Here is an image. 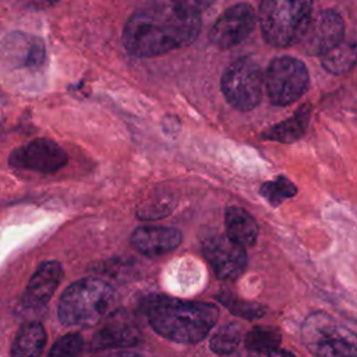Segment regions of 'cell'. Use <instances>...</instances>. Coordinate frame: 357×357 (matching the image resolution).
I'll return each mask as SVG.
<instances>
[{"label":"cell","instance_id":"21","mask_svg":"<svg viewBox=\"0 0 357 357\" xmlns=\"http://www.w3.org/2000/svg\"><path fill=\"white\" fill-rule=\"evenodd\" d=\"M174 202L172 195L169 194H159V195H151L146 201H142L141 205L138 206V212L137 216L145 220L149 219H159L166 216L167 213H170V211L173 209Z\"/></svg>","mask_w":357,"mask_h":357},{"label":"cell","instance_id":"4","mask_svg":"<svg viewBox=\"0 0 357 357\" xmlns=\"http://www.w3.org/2000/svg\"><path fill=\"white\" fill-rule=\"evenodd\" d=\"M264 39L276 47H286L303 38L311 18V1L265 0L258 11Z\"/></svg>","mask_w":357,"mask_h":357},{"label":"cell","instance_id":"19","mask_svg":"<svg viewBox=\"0 0 357 357\" xmlns=\"http://www.w3.org/2000/svg\"><path fill=\"white\" fill-rule=\"evenodd\" d=\"M282 335L279 329L272 326H255L245 335V347L257 353H268L278 350Z\"/></svg>","mask_w":357,"mask_h":357},{"label":"cell","instance_id":"25","mask_svg":"<svg viewBox=\"0 0 357 357\" xmlns=\"http://www.w3.org/2000/svg\"><path fill=\"white\" fill-rule=\"evenodd\" d=\"M100 357H142L138 353H132V351H112L107 354H103Z\"/></svg>","mask_w":357,"mask_h":357},{"label":"cell","instance_id":"16","mask_svg":"<svg viewBox=\"0 0 357 357\" xmlns=\"http://www.w3.org/2000/svg\"><path fill=\"white\" fill-rule=\"evenodd\" d=\"M46 344V332L39 322L24 324L13 342L11 357H39Z\"/></svg>","mask_w":357,"mask_h":357},{"label":"cell","instance_id":"13","mask_svg":"<svg viewBox=\"0 0 357 357\" xmlns=\"http://www.w3.org/2000/svg\"><path fill=\"white\" fill-rule=\"evenodd\" d=\"M131 243L139 252L158 257L177 248L181 243V233L174 227L142 226L134 230Z\"/></svg>","mask_w":357,"mask_h":357},{"label":"cell","instance_id":"22","mask_svg":"<svg viewBox=\"0 0 357 357\" xmlns=\"http://www.w3.org/2000/svg\"><path fill=\"white\" fill-rule=\"evenodd\" d=\"M261 194L273 205L280 204L283 199L291 198L296 194V187L284 177H278L273 181H268L261 187Z\"/></svg>","mask_w":357,"mask_h":357},{"label":"cell","instance_id":"23","mask_svg":"<svg viewBox=\"0 0 357 357\" xmlns=\"http://www.w3.org/2000/svg\"><path fill=\"white\" fill-rule=\"evenodd\" d=\"M82 344L84 340L78 333H67L56 340L46 357H78Z\"/></svg>","mask_w":357,"mask_h":357},{"label":"cell","instance_id":"10","mask_svg":"<svg viewBox=\"0 0 357 357\" xmlns=\"http://www.w3.org/2000/svg\"><path fill=\"white\" fill-rule=\"evenodd\" d=\"M254 25L255 11L251 6L240 3L220 14L209 31V39L215 46L229 49L244 40Z\"/></svg>","mask_w":357,"mask_h":357},{"label":"cell","instance_id":"15","mask_svg":"<svg viewBox=\"0 0 357 357\" xmlns=\"http://www.w3.org/2000/svg\"><path fill=\"white\" fill-rule=\"evenodd\" d=\"M226 236L241 247H250L258 236V226L254 218L241 208L230 206L225 213Z\"/></svg>","mask_w":357,"mask_h":357},{"label":"cell","instance_id":"20","mask_svg":"<svg viewBox=\"0 0 357 357\" xmlns=\"http://www.w3.org/2000/svg\"><path fill=\"white\" fill-rule=\"evenodd\" d=\"M241 340V328L237 324L223 325L211 339L209 347L216 354H230L233 353Z\"/></svg>","mask_w":357,"mask_h":357},{"label":"cell","instance_id":"18","mask_svg":"<svg viewBox=\"0 0 357 357\" xmlns=\"http://www.w3.org/2000/svg\"><path fill=\"white\" fill-rule=\"evenodd\" d=\"M357 63V43L342 42L324 56H321L322 67L331 74H344Z\"/></svg>","mask_w":357,"mask_h":357},{"label":"cell","instance_id":"1","mask_svg":"<svg viewBox=\"0 0 357 357\" xmlns=\"http://www.w3.org/2000/svg\"><path fill=\"white\" fill-rule=\"evenodd\" d=\"M199 29L201 11L195 3L159 1L127 20L123 43L137 57H153L192 43Z\"/></svg>","mask_w":357,"mask_h":357},{"label":"cell","instance_id":"26","mask_svg":"<svg viewBox=\"0 0 357 357\" xmlns=\"http://www.w3.org/2000/svg\"><path fill=\"white\" fill-rule=\"evenodd\" d=\"M268 357H296L293 353L287 351V350H275L271 354H268Z\"/></svg>","mask_w":357,"mask_h":357},{"label":"cell","instance_id":"8","mask_svg":"<svg viewBox=\"0 0 357 357\" xmlns=\"http://www.w3.org/2000/svg\"><path fill=\"white\" fill-rule=\"evenodd\" d=\"M8 163L17 169L53 173L67 163L66 152L52 139L38 138L11 152Z\"/></svg>","mask_w":357,"mask_h":357},{"label":"cell","instance_id":"2","mask_svg":"<svg viewBox=\"0 0 357 357\" xmlns=\"http://www.w3.org/2000/svg\"><path fill=\"white\" fill-rule=\"evenodd\" d=\"M148 321L160 336L177 343H197L215 326L219 310L209 303L153 297L145 307Z\"/></svg>","mask_w":357,"mask_h":357},{"label":"cell","instance_id":"5","mask_svg":"<svg viewBox=\"0 0 357 357\" xmlns=\"http://www.w3.org/2000/svg\"><path fill=\"white\" fill-rule=\"evenodd\" d=\"M262 73L259 64L251 57L233 61L222 75V91L227 102L241 112L254 109L262 95Z\"/></svg>","mask_w":357,"mask_h":357},{"label":"cell","instance_id":"9","mask_svg":"<svg viewBox=\"0 0 357 357\" xmlns=\"http://www.w3.org/2000/svg\"><path fill=\"white\" fill-rule=\"evenodd\" d=\"M343 33L342 17L333 10H324L311 18L300 43L305 53L324 56L343 42Z\"/></svg>","mask_w":357,"mask_h":357},{"label":"cell","instance_id":"3","mask_svg":"<svg viewBox=\"0 0 357 357\" xmlns=\"http://www.w3.org/2000/svg\"><path fill=\"white\" fill-rule=\"evenodd\" d=\"M117 294L105 280L85 278L68 286L59 301V319L68 326H95L116 308Z\"/></svg>","mask_w":357,"mask_h":357},{"label":"cell","instance_id":"24","mask_svg":"<svg viewBox=\"0 0 357 357\" xmlns=\"http://www.w3.org/2000/svg\"><path fill=\"white\" fill-rule=\"evenodd\" d=\"M222 303H225L227 305V308L236 314V315H240L243 318H248V319H252V318H257V317H261L264 314V307L259 305V304H252V303H247V301H240V300H236V298H223L222 297Z\"/></svg>","mask_w":357,"mask_h":357},{"label":"cell","instance_id":"17","mask_svg":"<svg viewBox=\"0 0 357 357\" xmlns=\"http://www.w3.org/2000/svg\"><path fill=\"white\" fill-rule=\"evenodd\" d=\"M308 120H310V107L304 106L298 109L293 117L282 121L280 124L271 127L265 132V138L280 141V142H293L304 134Z\"/></svg>","mask_w":357,"mask_h":357},{"label":"cell","instance_id":"7","mask_svg":"<svg viewBox=\"0 0 357 357\" xmlns=\"http://www.w3.org/2000/svg\"><path fill=\"white\" fill-rule=\"evenodd\" d=\"M303 337L318 357H357V335L325 318H312L304 326Z\"/></svg>","mask_w":357,"mask_h":357},{"label":"cell","instance_id":"6","mask_svg":"<svg viewBox=\"0 0 357 357\" xmlns=\"http://www.w3.org/2000/svg\"><path fill=\"white\" fill-rule=\"evenodd\" d=\"M308 71L304 63L294 57L275 59L265 74V89L269 100L278 106L296 102L308 86Z\"/></svg>","mask_w":357,"mask_h":357},{"label":"cell","instance_id":"12","mask_svg":"<svg viewBox=\"0 0 357 357\" xmlns=\"http://www.w3.org/2000/svg\"><path fill=\"white\" fill-rule=\"evenodd\" d=\"M63 276L61 265L56 261H46L39 265V268L32 275L24 296L22 304L26 308H40L43 307L54 290L57 289L60 279Z\"/></svg>","mask_w":357,"mask_h":357},{"label":"cell","instance_id":"11","mask_svg":"<svg viewBox=\"0 0 357 357\" xmlns=\"http://www.w3.org/2000/svg\"><path fill=\"white\" fill-rule=\"evenodd\" d=\"M202 250L219 279L233 280L245 269L247 254L244 247L236 244L227 236H213L208 238Z\"/></svg>","mask_w":357,"mask_h":357},{"label":"cell","instance_id":"14","mask_svg":"<svg viewBox=\"0 0 357 357\" xmlns=\"http://www.w3.org/2000/svg\"><path fill=\"white\" fill-rule=\"evenodd\" d=\"M139 336L141 333L135 324L123 318H114L95 333L91 347L96 350L131 347L138 343Z\"/></svg>","mask_w":357,"mask_h":357}]
</instances>
